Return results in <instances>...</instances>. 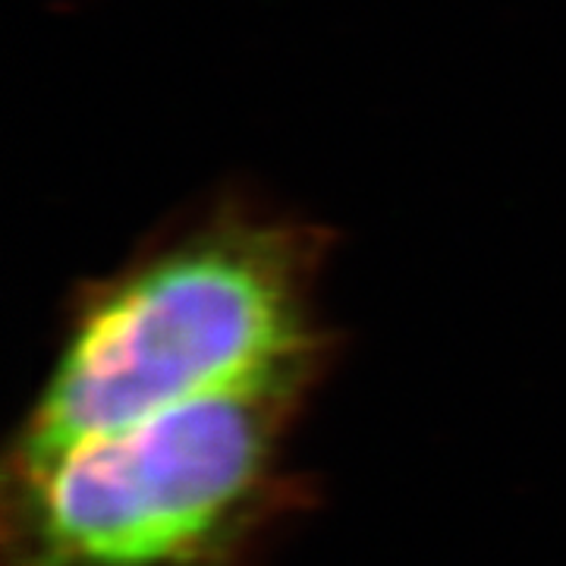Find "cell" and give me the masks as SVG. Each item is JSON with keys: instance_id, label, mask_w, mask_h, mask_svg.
Returning <instances> with one entry per match:
<instances>
[{"instance_id": "1", "label": "cell", "mask_w": 566, "mask_h": 566, "mask_svg": "<svg viewBox=\"0 0 566 566\" xmlns=\"http://www.w3.org/2000/svg\"><path fill=\"white\" fill-rule=\"evenodd\" d=\"M315 385L182 394L102 431L10 447L0 566H264L303 510Z\"/></svg>"}, {"instance_id": "2", "label": "cell", "mask_w": 566, "mask_h": 566, "mask_svg": "<svg viewBox=\"0 0 566 566\" xmlns=\"http://www.w3.org/2000/svg\"><path fill=\"white\" fill-rule=\"evenodd\" d=\"M318 255L290 223L223 211L85 290L13 431L48 447L243 385H322Z\"/></svg>"}]
</instances>
